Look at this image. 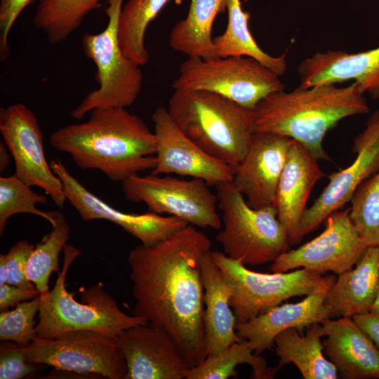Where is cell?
I'll use <instances>...</instances> for the list:
<instances>
[{
  "instance_id": "cell-1",
  "label": "cell",
  "mask_w": 379,
  "mask_h": 379,
  "mask_svg": "<svg viewBox=\"0 0 379 379\" xmlns=\"http://www.w3.org/2000/svg\"><path fill=\"white\" fill-rule=\"evenodd\" d=\"M211 248L207 235L187 225L128 257L134 314L169 333L193 366L206 358L201 265Z\"/></svg>"
},
{
  "instance_id": "cell-2",
  "label": "cell",
  "mask_w": 379,
  "mask_h": 379,
  "mask_svg": "<svg viewBox=\"0 0 379 379\" xmlns=\"http://www.w3.org/2000/svg\"><path fill=\"white\" fill-rule=\"evenodd\" d=\"M50 143L79 168L99 170L114 182L152 171L156 164L154 131L126 108L94 109L87 121L54 131Z\"/></svg>"
},
{
  "instance_id": "cell-3",
  "label": "cell",
  "mask_w": 379,
  "mask_h": 379,
  "mask_svg": "<svg viewBox=\"0 0 379 379\" xmlns=\"http://www.w3.org/2000/svg\"><path fill=\"white\" fill-rule=\"evenodd\" d=\"M357 82L298 87L269 95L254 109V132H271L302 144L317 160H331L322 142L342 119L369 112Z\"/></svg>"
},
{
  "instance_id": "cell-4",
  "label": "cell",
  "mask_w": 379,
  "mask_h": 379,
  "mask_svg": "<svg viewBox=\"0 0 379 379\" xmlns=\"http://www.w3.org/2000/svg\"><path fill=\"white\" fill-rule=\"evenodd\" d=\"M168 112L180 130L204 152L236 168L254 133V109L205 91L175 90Z\"/></svg>"
},
{
  "instance_id": "cell-5",
  "label": "cell",
  "mask_w": 379,
  "mask_h": 379,
  "mask_svg": "<svg viewBox=\"0 0 379 379\" xmlns=\"http://www.w3.org/2000/svg\"><path fill=\"white\" fill-rule=\"evenodd\" d=\"M62 267L52 288L41 293L36 337L52 339L72 331H91L116 339L124 330L148 323L124 312L102 283L80 290L82 302L66 288L67 272L80 251L66 244Z\"/></svg>"
},
{
  "instance_id": "cell-6",
  "label": "cell",
  "mask_w": 379,
  "mask_h": 379,
  "mask_svg": "<svg viewBox=\"0 0 379 379\" xmlns=\"http://www.w3.org/2000/svg\"><path fill=\"white\" fill-rule=\"evenodd\" d=\"M223 229L216 235L224 253L244 265L274 261L289 250L291 241L274 206L251 207L232 182L215 187Z\"/></svg>"
},
{
  "instance_id": "cell-7",
  "label": "cell",
  "mask_w": 379,
  "mask_h": 379,
  "mask_svg": "<svg viewBox=\"0 0 379 379\" xmlns=\"http://www.w3.org/2000/svg\"><path fill=\"white\" fill-rule=\"evenodd\" d=\"M107 3L106 27L98 34L86 33L81 40L86 56L96 66L99 87L72 111L75 119H81L96 108H126L134 103L142 88L141 66L124 55L119 43L118 23L124 0Z\"/></svg>"
},
{
  "instance_id": "cell-8",
  "label": "cell",
  "mask_w": 379,
  "mask_h": 379,
  "mask_svg": "<svg viewBox=\"0 0 379 379\" xmlns=\"http://www.w3.org/2000/svg\"><path fill=\"white\" fill-rule=\"evenodd\" d=\"M279 77L250 57L188 58L180 65L172 86L174 90L214 93L254 109L269 95L284 90Z\"/></svg>"
},
{
  "instance_id": "cell-9",
  "label": "cell",
  "mask_w": 379,
  "mask_h": 379,
  "mask_svg": "<svg viewBox=\"0 0 379 379\" xmlns=\"http://www.w3.org/2000/svg\"><path fill=\"white\" fill-rule=\"evenodd\" d=\"M211 255L230 287V305L237 323L246 322L290 298L309 295L328 277L305 268L290 272H255L224 253L211 251Z\"/></svg>"
},
{
  "instance_id": "cell-10",
  "label": "cell",
  "mask_w": 379,
  "mask_h": 379,
  "mask_svg": "<svg viewBox=\"0 0 379 379\" xmlns=\"http://www.w3.org/2000/svg\"><path fill=\"white\" fill-rule=\"evenodd\" d=\"M122 191L126 201L144 203L150 212L166 213L199 227H221L217 196L201 179L135 174L122 182Z\"/></svg>"
},
{
  "instance_id": "cell-11",
  "label": "cell",
  "mask_w": 379,
  "mask_h": 379,
  "mask_svg": "<svg viewBox=\"0 0 379 379\" xmlns=\"http://www.w3.org/2000/svg\"><path fill=\"white\" fill-rule=\"evenodd\" d=\"M23 350L28 362L58 370L126 379V359L115 339L91 331H72L46 339L39 337Z\"/></svg>"
},
{
  "instance_id": "cell-12",
  "label": "cell",
  "mask_w": 379,
  "mask_h": 379,
  "mask_svg": "<svg viewBox=\"0 0 379 379\" xmlns=\"http://www.w3.org/2000/svg\"><path fill=\"white\" fill-rule=\"evenodd\" d=\"M0 132L18 177L44 190L55 205L63 208L67 199L62 184L46 159L43 133L33 112L20 103L1 107Z\"/></svg>"
},
{
  "instance_id": "cell-13",
  "label": "cell",
  "mask_w": 379,
  "mask_h": 379,
  "mask_svg": "<svg viewBox=\"0 0 379 379\" xmlns=\"http://www.w3.org/2000/svg\"><path fill=\"white\" fill-rule=\"evenodd\" d=\"M367 247L350 220V208L338 210L326 218L319 235L280 255L270 268L273 272H286L302 267L338 275L354 267Z\"/></svg>"
},
{
  "instance_id": "cell-14",
  "label": "cell",
  "mask_w": 379,
  "mask_h": 379,
  "mask_svg": "<svg viewBox=\"0 0 379 379\" xmlns=\"http://www.w3.org/2000/svg\"><path fill=\"white\" fill-rule=\"evenodd\" d=\"M156 138L154 175L176 174L205 181L209 186L232 182L235 168L211 156L187 137L164 107L152 116Z\"/></svg>"
},
{
  "instance_id": "cell-15",
  "label": "cell",
  "mask_w": 379,
  "mask_h": 379,
  "mask_svg": "<svg viewBox=\"0 0 379 379\" xmlns=\"http://www.w3.org/2000/svg\"><path fill=\"white\" fill-rule=\"evenodd\" d=\"M354 161L329 176V182L304 212L300 225L302 239L316 230L333 212L350 201L358 187L379 170V109L370 116L364 131L354 140Z\"/></svg>"
},
{
  "instance_id": "cell-16",
  "label": "cell",
  "mask_w": 379,
  "mask_h": 379,
  "mask_svg": "<svg viewBox=\"0 0 379 379\" xmlns=\"http://www.w3.org/2000/svg\"><path fill=\"white\" fill-rule=\"evenodd\" d=\"M50 166L62 182L67 201L84 220L102 219L112 222L145 245L157 244L189 225L173 215L164 216L150 211L138 214L119 211L86 188L59 159H52Z\"/></svg>"
},
{
  "instance_id": "cell-17",
  "label": "cell",
  "mask_w": 379,
  "mask_h": 379,
  "mask_svg": "<svg viewBox=\"0 0 379 379\" xmlns=\"http://www.w3.org/2000/svg\"><path fill=\"white\" fill-rule=\"evenodd\" d=\"M115 340L126 361V379H182L193 367L171 335L150 323L128 328Z\"/></svg>"
},
{
  "instance_id": "cell-18",
  "label": "cell",
  "mask_w": 379,
  "mask_h": 379,
  "mask_svg": "<svg viewBox=\"0 0 379 379\" xmlns=\"http://www.w3.org/2000/svg\"><path fill=\"white\" fill-rule=\"evenodd\" d=\"M293 139L254 132L248 150L235 168L232 183L252 208L274 205L278 184Z\"/></svg>"
},
{
  "instance_id": "cell-19",
  "label": "cell",
  "mask_w": 379,
  "mask_h": 379,
  "mask_svg": "<svg viewBox=\"0 0 379 379\" xmlns=\"http://www.w3.org/2000/svg\"><path fill=\"white\" fill-rule=\"evenodd\" d=\"M335 281L333 275L303 300L274 307L243 323H237L236 331L239 338L248 342L251 350L260 354L274 345L276 336L281 331L295 328L300 332L306 327L333 318L326 304V298Z\"/></svg>"
},
{
  "instance_id": "cell-20",
  "label": "cell",
  "mask_w": 379,
  "mask_h": 379,
  "mask_svg": "<svg viewBox=\"0 0 379 379\" xmlns=\"http://www.w3.org/2000/svg\"><path fill=\"white\" fill-rule=\"evenodd\" d=\"M298 72L302 88L354 80L372 99L379 98V47L359 53H316L299 64Z\"/></svg>"
},
{
  "instance_id": "cell-21",
  "label": "cell",
  "mask_w": 379,
  "mask_h": 379,
  "mask_svg": "<svg viewBox=\"0 0 379 379\" xmlns=\"http://www.w3.org/2000/svg\"><path fill=\"white\" fill-rule=\"evenodd\" d=\"M324 176L317 160L302 144L293 139L274 205L291 244L301 239L300 225L307 209V199L315 184Z\"/></svg>"
},
{
  "instance_id": "cell-22",
  "label": "cell",
  "mask_w": 379,
  "mask_h": 379,
  "mask_svg": "<svg viewBox=\"0 0 379 379\" xmlns=\"http://www.w3.org/2000/svg\"><path fill=\"white\" fill-rule=\"evenodd\" d=\"M324 351L345 379H379V350L352 317L321 323Z\"/></svg>"
},
{
  "instance_id": "cell-23",
  "label": "cell",
  "mask_w": 379,
  "mask_h": 379,
  "mask_svg": "<svg viewBox=\"0 0 379 379\" xmlns=\"http://www.w3.org/2000/svg\"><path fill=\"white\" fill-rule=\"evenodd\" d=\"M211 251L204 256L201 265L206 357L215 356L233 343L243 340L235 328L237 319L230 305V287L212 258Z\"/></svg>"
},
{
  "instance_id": "cell-24",
  "label": "cell",
  "mask_w": 379,
  "mask_h": 379,
  "mask_svg": "<svg viewBox=\"0 0 379 379\" xmlns=\"http://www.w3.org/2000/svg\"><path fill=\"white\" fill-rule=\"evenodd\" d=\"M379 284V246H368L352 269L338 275L326 304L334 317H353L368 312Z\"/></svg>"
},
{
  "instance_id": "cell-25",
  "label": "cell",
  "mask_w": 379,
  "mask_h": 379,
  "mask_svg": "<svg viewBox=\"0 0 379 379\" xmlns=\"http://www.w3.org/2000/svg\"><path fill=\"white\" fill-rule=\"evenodd\" d=\"M295 328H287L274 339L280 368L294 364L305 379H335L338 372L324 355L321 337L325 333L321 324L310 325L305 335Z\"/></svg>"
},
{
  "instance_id": "cell-26",
  "label": "cell",
  "mask_w": 379,
  "mask_h": 379,
  "mask_svg": "<svg viewBox=\"0 0 379 379\" xmlns=\"http://www.w3.org/2000/svg\"><path fill=\"white\" fill-rule=\"evenodd\" d=\"M227 3L228 0H190L187 16L171 29V48L188 58H218L212 27L216 16L226 11Z\"/></svg>"
},
{
  "instance_id": "cell-27",
  "label": "cell",
  "mask_w": 379,
  "mask_h": 379,
  "mask_svg": "<svg viewBox=\"0 0 379 379\" xmlns=\"http://www.w3.org/2000/svg\"><path fill=\"white\" fill-rule=\"evenodd\" d=\"M228 22L224 33L213 38L218 58L246 56L254 58L279 76L287 69L286 52L272 56L254 39L248 27L250 13L244 11L240 0H228Z\"/></svg>"
},
{
  "instance_id": "cell-28",
  "label": "cell",
  "mask_w": 379,
  "mask_h": 379,
  "mask_svg": "<svg viewBox=\"0 0 379 379\" xmlns=\"http://www.w3.org/2000/svg\"><path fill=\"white\" fill-rule=\"evenodd\" d=\"M101 1L39 0L33 24L50 44H61L81 27L88 14L102 6Z\"/></svg>"
},
{
  "instance_id": "cell-29",
  "label": "cell",
  "mask_w": 379,
  "mask_h": 379,
  "mask_svg": "<svg viewBox=\"0 0 379 379\" xmlns=\"http://www.w3.org/2000/svg\"><path fill=\"white\" fill-rule=\"evenodd\" d=\"M170 0H128L123 5L118 23V39L124 55L140 66L149 54L145 36L149 23Z\"/></svg>"
},
{
  "instance_id": "cell-30",
  "label": "cell",
  "mask_w": 379,
  "mask_h": 379,
  "mask_svg": "<svg viewBox=\"0 0 379 379\" xmlns=\"http://www.w3.org/2000/svg\"><path fill=\"white\" fill-rule=\"evenodd\" d=\"M249 344L246 340L233 343L222 352L206 357L197 365L192 367L186 375V379H227L236 378L238 365L247 364L252 368L251 378H274L279 367L267 366L266 359L253 353Z\"/></svg>"
},
{
  "instance_id": "cell-31",
  "label": "cell",
  "mask_w": 379,
  "mask_h": 379,
  "mask_svg": "<svg viewBox=\"0 0 379 379\" xmlns=\"http://www.w3.org/2000/svg\"><path fill=\"white\" fill-rule=\"evenodd\" d=\"M55 222L51 231L35 246L27 261V278L41 293L48 290L49 278L53 272L59 270V254L69 237L70 227L62 213L53 211Z\"/></svg>"
},
{
  "instance_id": "cell-32",
  "label": "cell",
  "mask_w": 379,
  "mask_h": 379,
  "mask_svg": "<svg viewBox=\"0 0 379 379\" xmlns=\"http://www.w3.org/2000/svg\"><path fill=\"white\" fill-rule=\"evenodd\" d=\"M32 187L14 173L0 177V234L4 233L8 219L18 213H29L39 216L51 225L55 222L53 212H45L36 207L47 203L46 196L36 193Z\"/></svg>"
},
{
  "instance_id": "cell-33",
  "label": "cell",
  "mask_w": 379,
  "mask_h": 379,
  "mask_svg": "<svg viewBox=\"0 0 379 379\" xmlns=\"http://www.w3.org/2000/svg\"><path fill=\"white\" fill-rule=\"evenodd\" d=\"M350 220L367 246H379V170L351 198Z\"/></svg>"
},
{
  "instance_id": "cell-34",
  "label": "cell",
  "mask_w": 379,
  "mask_h": 379,
  "mask_svg": "<svg viewBox=\"0 0 379 379\" xmlns=\"http://www.w3.org/2000/svg\"><path fill=\"white\" fill-rule=\"evenodd\" d=\"M40 295L18 303L12 310L1 312V340L13 341L22 347H25L36 337L34 317L39 310Z\"/></svg>"
},
{
  "instance_id": "cell-35",
  "label": "cell",
  "mask_w": 379,
  "mask_h": 379,
  "mask_svg": "<svg viewBox=\"0 0 379 379\" xmlns=\"http://www.w3.org/2000/svg\"><path fill=\"white\" fill-rule=\"evenodd\" d=\"M43 368V364L27 361L23 347L9 340H3L1 343V379H20Z\"/></svg>"
},
{
  "instance_id": "cell-36",
  "label": "cell",
  "mask_w": 379,
  "mask_h": 379,
  "mask_svg": "<svg viewBox=\"0 0 379 379\" xmlns=\"http://www.w3.org/2000/svg\"><path fill=\"white\" fill-rule=\"evenodd\" d=\"M35 246L27 240H20L5 255L8 272V284L23 289H36L26 276L27 261Z\"/></svg>"
},
{
  "instance_id": "cell-37",
  "label": "cell",
  "mask_w": 379,
  "mask_h": 379,
  "mask_svg": "<svg viewBox=\"0 0 379 379\" xmlns=\"http://www.w3.org/2000/svg\"><path fill=\"white\" fill-rule=\"evenodd\" d=\"M35 0H0V58L5 60L10 53V31L22 11Z\"/></svg>"
},
{
  "instance_id": "cell-38",
  "label": "cell",
  "mask_w": 379,
  "mask_h": 379,
  "mask_svg": "<svg viewBox=\"0 0 379 379\" xmlns=\"http://www.w3.org/2000/svg\"><path fill=\"white\" fill-rule=\"evenodd\" d=\"M40 295L41 292L37 288L23 289L9 284L0 285V310L6 311L11 306L32 300Z\"/></svg>"
},
{
  "instance_id": "cell-39",
  "label": "cell",
  "mask_w": 379,
  "mask_h": 379,
  "mask_svg": "<svg viewBox=\"0 0 379 379\" xmlns=\"http://www.w3.org/2000/svg\"><path fill=\"white\" fill-rule=\"evenodd\" d=\"M352 318L379 350V315L368 312L354 315Z\"/></svg>"
},
{
  "instance_id": "cell-40",
  "label": "cell",
  "mask_w": 379,
  "mask_h": 379,
  "mask_svg": "<svg viewBox=\"0 0 379 379\" xmlns=\"http://www.w3.org/2000/svg\"><path fill=\"white\" fill-rule=\"evenodd\" d=\"M11 154L5 145V143H0V172H4L11 161Z\"/></svg>"
},
{
  "instance_id": "cell-41",
  "label": "cell",
  "mask_w": 379,
  "mask_h": 379,
  "mask_svg": "<svg viewBox=\"0 0 379 379\" xmlns=\"http://www.w3.org/2000/svg\"><path fill=\"white\" fill-rule=\"evenodd\" d=\"M8 284V272L6 256L0 255V285Z\"/></svg>"
},
{
  "instance_id": "cell-42",
  "label": "cell",
  "mask_w": 379,
  "mask_h": 379,
  "mask_svg": "<svg viewBox=\"0 0 379 379\" xmlns=\"http://www.w3.org/2000/svg\"><path fill=\"white\" fill-rule=\"evenodd\" d=\"M370 312L379 315V284L377 294L371 308Z\"/></svg>"
}]
</instances>
